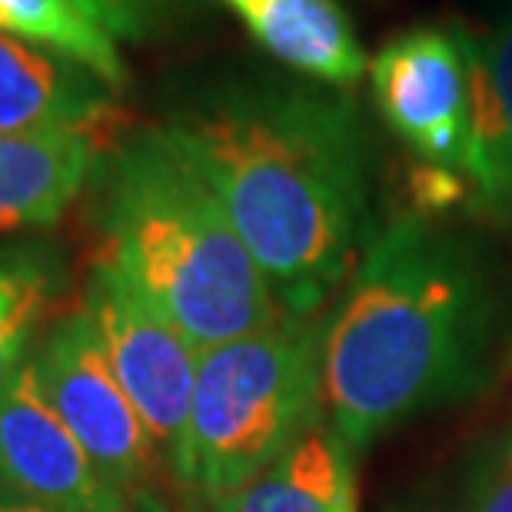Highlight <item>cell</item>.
Wrapping results in <instances>:
<instances>
[{
	"instance_id": "11",
	"label": "cell",
	"mask_w": 512,
	"mask_h": 512,
	"mask_svg": "<svg viewBox=\"0 0 512 512\" xmlns=\"http://www.w3.org/2000/svg\"><path fill=\"white\" fill-rule=\"evenodd\" d=\"M266 54L316 84L350 87L366 70V50L340 0H223Z\"/></svg>"
},
{
	"instance_id": "9",
	"label": "cell",
	"mask_w": 512,
	"mask_h": 512,
	"mask_svg": "<svg viewBox=\"0 0 512 512\" xmlns=\"http://www.w3.org/2000/svg\"><path fill=\"white\" fill-rule=\"evenodd\" d=\"M114 94L74 60L0 34V133H90L117 117Z\"/></svg>"
},
{
	"instance_id": "12",
	"label": "cell",
	"mask_w": 512,
	"mask_h": 512,
	"mask_svg": "<svg viewBox=\"0 0 512 512\" xmlns=\"http://www.w3.org/2000/svg\"><path fill=\"white\" fill-rule=\"evenodd\" d=\"M483 207L512 220V0L486 34H469V163Z\"/></svg>"
},
{
	"instance_id": "10",
	"label": "cell",
	"mask_w": 512,
	"mask_h": 512,
	"mask_svg": "<svg viewBox=\"0 0 512 512\" xmlns=\"http://www.w3.org/2000/svg\"><path fill=\"white\" fill-rule=\"evenodd\" d=\"M100 137L0 133V237L50 230L90 187Z\"/></svg>"
},
{
	"instance_id": "13",
	"label": "cell",
	"mask_w": 512,
	"mask_h": 512,
	"mask_svg": "<svg viewBox=\"0 0 512 512\" xmlns=\"http://www.w3.org/2000/svg\"><path fill=\"white\" fill-rule=\"evenodd\" d=\"M350 456L353 449L320 416L220 506L223 512H353Z\"/></svg>"
},
{
	"instance_id": "17",
	"label": "cell",
	"mask_w": 512,
	"mask_h": 512,
	"mask_svg": "<svg viewBox=\"0 0 512 512\" xmlns=\"http://www.w3.org/2000/svg\"><path fill=\"white\" fill-rule=\"evenodd\" d=\"M124 512H223V506L217 499L193 493V489L180 486V483H173L167 489L150 483L127 496Z\"/></svg>"
},
{
	"instance_id": "5",
	"label": "cell",
	"mask_w": 512,
	"mask_h": 512,
	"mask_svg": "<svg viewBox=\"0 0 512 512\" xmlns=\"http://www.w3.org/2000/svg\"><path fill=\"white\" fill-rule=\"evenodd\" d=\"M30 366L47 403L110 489L130 496L153 483L163 453L120 386L84 306L57 313L44 326Z\"/></svg>"
},
{
	"instance_id": "18",
	"label": "cell",
	"mask_w": 512,
	"mask_h": 512,
	"mask_svg": "<svg viewBox=\"0 0 512 512\" xmlns=\"http://www.w3.org/2000/svg\"><path fill=\"white\" fill-rule=\"evenodd\" d=\"M466 512H512V439L499 459L486 466L483 479L469 496Z\"/></svg>"
},
{
	"instance_id": "14",
	"label": "cell",
	"mask_w": 512,
	"mask_h": 512,
	"mask_svg": "<svg viewBox=\"0 0 512 512\" xmlns=\"http://www.w3.org/2000/svg\"><path fill=\"white\" fill-rule=\"evenodd\" d=\"M64 290V263L54 247L0 240V393L30 360Z\"/></svg>"
},
{
	"instance_id": "4",
	"label": "cell",
	"mask_w": 512,
	"mask_h": 512,
	"mask_svg": "<svg viewBox=\"0 0 512 512\" xmlns=\"http://www.w3.org/2000/svg\"><path fill=\"white\" fill-rule=\"evenodd\" d=\"M320 406V350L303 320L283 316L260 333L207 346L173 476L220 503L313 426Z\"/></svg>"
},
{
	"instance_id": "6",
	"label": "cell",
	"mask_w": 512,
	"mask_h": 512,
	"mask_svg": "<svg viewBox=\"0 0 512 512\" xmlns=\"http://www.w3.org/2000/svg\"><path fill=\"white\" fill-rule=\"evenodd\" d=\"M84 313L120 386L173 466L187 429L200 350L114 263L97 256L84 286Z\"/></svg>"
},
{
	"instance_id": "16",
	"label": "cell",
	"mask_w": 512,
	"mask_h": 512,
	"mask_svg": "<svg viewBox=\"0 0 512 512\" xmlns=\"http://www.w3.org/2000/svg\"><path fill=\"white\" fill-rule=\"evenodd\" d=\"M100 24L117 40L143 44V40L163 34L190 0H80Z\"/></svg>"
},
{
	"instance_id": "7",
	"label": "cell",
	"mask_w": 512,
	"mask_h": 512,
	"mask_svg": "<svg viewBox=\"0 0 512 512\" xmlns=\"http://www.w3.org/2000/svg\"><path fill=\"white\" fill-rule=\"evenodd\" d=\"M383 120L429 167L466 177L469 163V30L416 27L370 60Z\"/></svg>"
},
{
	"instance_id": "8",
	"label": "cell",
	"mask_w": 512,
	"mask_h": 512,
	"mask_svg": "<svg viewBox=\"0 0 512 512\" xmlns=\"http://www.w3.org/2000/svg\"><path fill=\"white\" fill-rule=\"evenodd\" d=\"M0 493L64 512H124L127 503L47 403L30 360L0 393Z\"/></svg>"
},
{
	"instance_id": "2",
	"label": "cell",
	"mask_w": 512,
	"mask_h": 512,
	"mask_svg": "<svg viewBox=\"0 0 512 512\" xmlns=\"http://www.w3.org/2000/svg\"><path fill=\"white\" fill-rule=\"evenodd\" d=\"M486 336V290L469 253L423 217L370 243L320 343V403L350 449L463 393Z\"/></svg>"
},
{
	"instance_id": "19",
	"label": "cell",
	"mask_w": 512,
	"mask_h": 512,
	"mask_svg": "<svg viewBox=\"0 0 512 512\" xmlns=\"http://www.w3.org/2000/svg\"><path fill=\"white\" fill-rule=\"evenodd\" d=\"M0 512H64V509H50V506L30 503V499H17V496L0 493Z\"/></svg>"
},
{
	"instance_id": "1",
	"label": "cell",
	"mask_w": 512,
	"mask_h": 512,
	"mask_svg": "<svg viewBox=\"0 0 512 512\" xmlns=\"http://www.w3.org/2000/svg\"><path fill=\"white\" fill-rule=\"evenodd\" d=\"M163 130L217 193L283 316H310L350 273L366 217L356 100L326 84L247 80L200 94Z\"/></svg>"
},
{
	"instance_id": "3",
	"label": "cell",
	"mask_w": 512,
	"mask_h": 512,
	"mask_svg": "<svg viewBox=\"0 0 512 512\" xmlns=\"http://www.w3.org/2000/svg\"><path fill=\"white\" fill-rule=\"evenodd\" d=\"M90 193L100 256L197 350L283 320L217 193L167 130H130L100 150Z\"/></svg>"
},
{
	"instance_id": "15",
	"label": "cell",
	"mask_w": 512,
	"mask_h": 512,
	"mask_svg": "<svg viewBox=\"0 0 512 512\" xmlns=\"http://www.w3.org/2000/svg\"><path fill=\"white\" fill-rule=\"evenodd\" d=\"M0 34L74 60L110 90L130 80L117 37L80 0H0Z\"/></svg>"
}]
</instances>
